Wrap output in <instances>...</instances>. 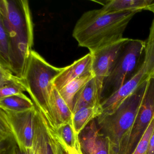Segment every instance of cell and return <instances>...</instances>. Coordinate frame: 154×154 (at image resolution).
<instances>
[{
    "label": "cell",
    "mask_w": 154,
    "mask_h": 154,
    "mask_svg": "<svg viewBox=\"0 0 154 154\" xmlns=\"http://www.w3.org/2000/svg\"><path fill=\"white\" fill-rule=\"evenodd\" d=\"M70 154H82V151H77V150H72L68 151Z\"/></svg>",
    "instance_id": "28"
},
{
    "label": "cell",
    "mask_w": 154,
    "mask_h": 154,
    "mask_svg": "<svg viewBox=\"0 0 154 154\" xmlns=\"http://www.w3.org/2000/svg\"><path fill=\"white\" fill-rule=\"evenodd\" d=\"M79 139L82 154H119L117 145L101 132L94 120L81 131Z\"/></svg>",
    "instance_id": "10"
},
{
    "label": "cell",
    "mask_w": 154,
    "mask_h": 154,
    "mask_svg": "<svg viewBox=\"0 0 154 154\" xmlns=\"http://www.w3.org/2000/svg\"><path fill=\"white\" fill-rule=\"evenodd\" d=\"M154 129V117L131 154H147L149 144Z\"/></svg>",
    "instance_id": "22"
},
{
    "label": "cell",
    "mask_w": 154,
    "mask_h": 154,
    "mask_svg": "<svg viewBox=\"0 0 154 154\" xmlns=\"http://www.w3.org/2000/svg\"><path fill=\"white\" fill-rule=\"evenodd\" d=\"M44 123V122H43ZM45 125V124H44ZM46 128L51 138V141H52V145H53V147H54V150L55 154H70V153L67 151V149L64 147L63 145H62L52 134L50 133V131L47 128L46 126Z\"/></svg>",
    "instance_id": "25"
},
{
    "label": "cell",
    "mask_w": 154,
    "mask_h": 154,
    "mask_svg": "<svg viewBox=\"0 0 154 154\" xmlns=\"http://www.w3.org/2000/svg\"><path fill=\"white\" fill-rule=\"evenodd\" d=\"M154 117V75L149 77L132 128L119 154H131Z\"/></svg>",
    "instance_id": "8"
},
{
    "label": "cell",
    "mask_w": 154,
    "mask_h": 154,
    "mask_svg": "<svg viewBox=\"0 0 154 154\" xmlns=\"http://www.w3.org/2000/svg\"><path fill=\"white\" fill-rule=\"evenodd\" d=\"M131 40L123 38L93 53L92 71L97 85L102 92L104 81L109 75L126 46ZM102 96V95H101Z\"/></svg>",
    "instance_id": "9"
},
{
    "label": "cell",
    "mask_w": 154,
    "mask_h": 154,
    "mask_svg": "<svg viewBox=\"0 0 154 154\" xmlns=\"http://www.w3.org/2000/svg\"><path fill=\"white\" fill-rule=\"evenodd\" d=\"M49 103L53 120V124H50L52 127H58L72 120V111L54 85L50 94Z\"/></svg>",
    "instance_id": "13"
},
{
    "label": "cell",
    "mask_w": 154,
    "mask_h": 154,
    "mask_svg": "<svg viewBox=\"0 0 154 154\" xmlns=\"http://www.w3.org/2000/svg\"><path fill=\"white\" fill-rule=\"evenodd\" d=\"M34 146H35V154H40L39 150H38V149L35 146V144H34Z\"/></svg>",
    "instance_id": "30"
},
{
    "label": "cell",
    "mask_w": 154,
    "mask_h": 154,
    "mask_svg": "<svg viewBox=\"0 0 154 154\" xmlns=\"http://www.w3.org/2000/svg\"><path fill=\"white\" fill-rule=\"evenodd\" d=\"M147 10L149 11H151V12L154 13V2L147 9Z\"/></svg>",
    "instance_id": "27"
},
{
    "label": "cell",
    "mask_w": 154,
    "mask_h": 154,
    "mask_svg": "<svg viewBox=\"0 0 154 154\" xmlns=\"http://www.w3.org/2000/svg\"><path fill=\"white\" fill-rule=\"evenodd\" d=\"M147 84V81L139 86L115 112L106 116L101 115L97 118L101 132L110 138L119 150L135 121Z\"/></svg>",
    "instance_id": "4"
},
{
    "label": "cell",
    "mask_w": 154,
    "mask_h": 154,
    "mask_svg": "<svg viewBox=\"0 0 154 154\" xmlns=\"http://www.w3.org/2000/svg\"><path fill=\"white\" fill-rule=\"evenodd\" d=\"M10 42L2 22L0 21V65L11 70Z\"/></svg>",
    "instance_id": "20"
},
{
    "label": "cell",
    "mask_w": 154,
    "mask_h": 154,
    "mask_svg": "<svg viewBox=\"0 0 154 154\" xmlns=\"http://www.w3.org/2000/svg\"><path fill=\"white\" fill-rule=\"evenodd\" d=\"M24 91L27 92V89L20 85H5L0 88V99L22 94Z\"/></svg>",
    "instance_id": "24"
},
{
    "label": "cell",
    "mask_w": 154,
    "mask_h": 154,
    "mask_svg": "<svg viewBox=\"0 0 154 154\" xmlns=\"http://www.w3.org/2000/svg\"><path fill=\"white\" fill-rule=\"evenodd\" d=\"M35 108L33 101L24 93L0 99V108L7 110L21 112Z\"/></svg>",
    "instance_id": "17"
},
{
    "label": "cell",
    "mask_w": 154,
    "mask_h": 154,
    "mask_svg": "<svg viewBox=\"0 0 154 154\" xmlns=\"http://www.w3.org/2000/svg\"><path fill=\"white\" fill-rule=\"evenodd\" d=\"M94 77L93 74L83 75L66 85L59 91L60 95L70 109L73 110L75 98L81 89Z\"/></svg>",
    "instance_id": "18"
},
{
    "label": "cell",
    "mask_w": 154,
    "mask_h": 154,
    "mask_svg": "<svg viewBox=\"0 0 154 154\" xmlns=\"http://www.w3.org/2000/svg\"><path fill=\"white\" fill-rule=\"evenodd\" d=\"M63 68L49 64L38 53L32 50L29 57L24 78L35 106L43 113L50 124H53L49 108V97L53 80Z\"/></svg>",
    "instance_id": "3"
},
{
    "label": "cell",
    "mask_w": 154,
    "mask_h": 154,
    "mask_svg": "<svg viewBox=\"0 0 154 154\" xmlns=\"http://www.w3.org/2000/svg\"><path fill=\"white\" fill-rule=\"evenodd\" d=\"M147 154H154V129L149 140Z\"/></svg>",
    "instance_id": "26"
},
{
    "label": "cell",
    "mask_w": 154,
    "mask_h": 154,
    "mask_svg": "<svg viewBox=\"0 0 154 154\" xmlns=\"http://www.w3.org/2000/svg\"><path fill=\"white\" fill-rule=\"evenodd\" d=\"M38 111L47 128L67 151H81L79 135L74 129L72 120L67 123L55 128L50 125L42 112L39 110Z\"/></svg>",
    "instance_id": "12"
},
{
    "label": "cell",
    "mask_w": 154,
    "mask_h": 154,
    "mask_svg": "<svg viewBox=\"0 0 154 154\" xmlns=\"http://www.w3.org/2000/svg\"><path fill=\"white\" fill-rule=\"evenodd\" d=\"M92 61V54L89 53L74 61L72 64L63 67L61 72L53 80V85L59 91L76 78L93 74Z\"/></svg>",
    "instance_id": "11"
},
{
    "label": "cell",
    "mask_w": 154,
    "mask_h": 154,
    "mask_svg": "<svg viewBox=\"0 0 154 154\" xmlns=\"http://www.w3.org/2000/svg\"><path fill=\"white\" fill-rule=\"evenodd\" d=\"M10 85H20L26 88L27 91L24 78L17 76L10 69L0 65V88Z\"/></svg>",
    "instance_id": "21"
},
{
    "label": "cell",
    "mask_w": 154,
    "mask_h": 154,
    "mask_svg": "<svg viewBox=\"0 0 154 154\" xmlns=\"http://www.w3.org/2000/svg\"><path fill=\"white\" fill-rule=\"evenodd\" d=\"M35 146L40 154H55L50 136L38 111Z\"/></svg>",
    "instance_id": "19"
},
{
    "label": "cell",
    "mask_w": 154,
    "mask_h": 154,
    "mask_svg": "<svg viewBox=\"0 0 154 154\" xmlns=\"http://www.w3.org/2000/svg\"><path fill=\"white\" fill-rule=\"evenodd\" d=\"M29 154H35V146L33 147L32 148L29 149Z\"/></svg>",
    "instance_id": "29"
},
{
    "label": "cell",
    "mask_w": 154,
    "mask_h": 154,
    "mask_svg": "<svg viewBox=\"0 0 154 154\" xmlns=\"http://www.w3.org/2000/svg\"><path fill=\"white\" fill-rule=\"evenodd\" d=\"M0 21L9 37L11 70L23 78L34 45V24L28 1L1 0Z\"/></svg>",
    "instance_id": "1"
},
{
    "label": "cell",
    "mask_w": 154,
    "mask_h": 154,
    "mask_svg": "<svg viewBox=\"0 0 154 154\" xmlns=\"http://www.w3.org/2000/svg\"><path fill=\"white\" fill-rule=\"evenodd\" d=\"M140 11L108 13L102 9L85 12L77 20L72 36L78 45L88 48L90 53L123 38L130 21Z\"/></svg>",
    "instance_id": "2"
},
{
    "label": "cell",
    "mask_w": 154,
    "mask_h": 154,
    "mask_svg": "<svg viewBox=\"0 0 154 154\" xmlns=\"http://www.w3.org/2000/svg\"><path fill=\"white\" fill-rule=\"evenodd\" d=\"M1 154H29V149L22 148L15 142L1 141Z\"/></svg>",
    "instance_id": "23"
},
{
    "label": "cell",
    "mask_w": 154,
    "mask_h": 154,
    "mask_svg": "<svg viewBox=\"0 0 154 154\" xmlns=\"http://www.w3.org/2000/svg\"><path fill=\"white\" fill-rule=\"evenodd\" d=\"M101 92L94 77L78 92L74 101L73 113L84 107L101 106Z\"/></svg>",
    "instance_id": "14"
},
{
    "label": "cell",
    "mask_w": 154,
    "mask_h": 154,
    "mask_svg": "<svg viewBox=\"0 0 154 154\" xmlns=\"http://www.w3.org/2000/svg\"><path fill=\"white\" fill-rule=\"evenodd\" d=\"M103 113L101 106L84 107L73 113L72 121L74 129L79 135L93 120Z\"/></svg>",
    "instance_id": "16"
},
{
    "label": "cell",
    "mask_w": 154,
    "mask_h": 154,
    "mask_svg": "<svg viewBox=\"0 0 154 154\" xmlns=\"http://www.w3.org/2000/svg\"><path fill=\"white\" fill-rule=\"evenodd\" d=\"M154 75V19L146 42L142 61L134 75L118 91L101 103L103 116L115 112L122 103L142 83Z\"/></svg>",
    "instance_id": "7"
},
{
    "label": "cell",
    "mask_w": 154,
    "mask_h": 154,
    "mask_svg": "<svg viewBox=\"0 0 154 154\" xmlns=\"http://www.w3.org/2000/svg\"><path fill=\"white\" fill-rule=\"evenodd\" d=\"M146 42L131 39L103 84L101 102L127 83L138 68L144 56Z\"/></svg>",
    "instance_id": "6"
},
{
    "label": "cell",
    "mask_w": 154,
    "mask_h": 154,
    "mask_svg": "<svg viewBox=\"0 0 154 154\" xmlns=\"http://www.w3.org/2000/svg\"><path fill=\"white\" fill-rule=\"evenodd\" d=\"M153 0H109L101 2L102 8L108 13L131 11L147 10L154 2Z\"/></svg>",
    "instance_id": "15"
},
{
    "label": "cell",
    "mask_w": 154,
    "mask_h": 154,
    "mask_svg": "<svg viewBox=\"0 0 154 154\" xmlns=\"http://www.w3.org/2000/svg\"><path fill=\"white\" fill-rule=\"evenodd\" d=\"M38 110L36 107L21 112L0 109V140L15 142L26 149L34 147Z\"/></svg>",
    "instance_id": "5"
}]
</instances>
